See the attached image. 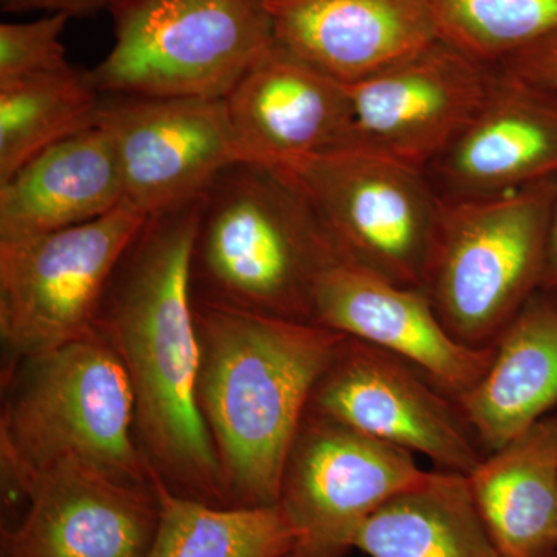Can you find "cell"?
I'll return each mask as SVG.
<instances>
[{"label":"cell","mask_w":557,"mask_h":557,"mask_svg":"<svg viewBox=\"0 0 557 557\" xmlns=\"http://www.w3.org/2000/svg\"><path fill=\"white\" fill-rule=\"evenodd\" d=\"M200 201L149 215L110 278L95 329L129 375L138 445L157 486L226 508L196 398L199 338L189 260Z\"/></svg>","instance_id":"obj_1"},{"label":"cell","mask_w":557,"mask_h":557,"mask_svg":"<svg viewBox=\"0 0 557 557\" xmlns=\"http://www.w3.org/2000/svg\"><path fill=\"white\" fill-rule=\"evenodd\" d=\"M193 307L197 406L226 508L276 507L313 388L346 336L313 322Z\"/></svg>","instance_id":"obj_2"},{"label":"cell","mask_w":557,"mask_h":557,"mask_svg":"<svg viewBox=\"0 0 557 557\" xmlns=\"http://www.w3.org/2000/svg\"><path fill=\"white\" fill-rule=\"evenodd\" d=\"M338 260L317 211L287 171L237 161L201 196L190 298L201 306L313 322L319 277Z\"/></svg>","instance_id":"obj_3"},{"label":"cell","mask_w":557,"mask_h":557,"mask_svg":"<svg viewBox=\"0 0 557 557\" xmlns=\"http://www.w3.org/2000/svg\"><path fill=\"white\" fill-rule=\"evenodd\" d=\"M0 463L3 483L17 494L60 467L157 493L138 445L129 375L97 329L5 364Z\"/></svg>","instance_id":"obj_4"},{"label":"cell","mask_w":557,"mask_h":557,"mask_svg":"<svg viewBox=\"0 0 557 557\" xmlns=\"http://www.w3.org/2000/svg\"><path fill=\"white\" fill-rule=\"evenodd\" d=\"M557 178L471 200H442L423 292L468 347L496 343L544 284Z\"/></svg>","instance_id":"obj_5"},{"label":"cell","mask_w":557,"mask_h":557,"mask_svg":"<svg viewBox=\"0 0 557 557\" xmlns=\"http://www.w3.org/2000/svg\"><path fill=\"white\" fill-rule=\"evenodd\" d=\"M102 95L225 98L274 44L265 0H113Z\"/></svg>","instance_id":"obj_6"},{"label":"cell","mask_w":557,"mask_h":557,"mask_svg":"<svg viewBox=\"0 0 557 557\" xmlns=\"http://www.w3.org/2000/svg\"><path fill=\"white\" fill-rule=\"evenodd\" d=\"M282 170L310 200L339 260L423 288L442 208L426 171L355 146Z\"/></svg>","instance_id":"obj_7"},{"label":"cell","mask_w":557,"mask_h":557,"mask_svg":"<svg viewBox=\"0 0 557 557\" xmlns=\"http://www.w3.org/2000/svg\"><path fill=\"white\" fill-rule=\"evenodd\" d=\"M148 218L124 203L83 225L0 242L5 364L94 332L110 278Z\"/></svg>","instance_id":"obj_8"},{"label":"cell","mask_w":557,"mask_h":557,"mask_svg":"<svg viewBox=\"0 0 557 557\" xmlns=\"http://www.w3.org/2000/svg\"><path fill=\"white\" fill-rule=\"evenodd\" d=\"M429 472L409 450L307 413L278 491L296 533L287 557H346L366 520Z\"/></svg>","instance_id":"obj_9"},{"label":"cell","mask_w":557,"mask_h":557,"mask_svg":"<svg viewBox=\"0 0 557 557\" xmlns=\"http://www.w3.org/2000/svg\"><path fill=\"white\" fill-rule=\"evenodd\" d=\"M307 413L421 454L442 471L468 475L483 458L456 399L405 359L348 336L314 386Z\"/></svg>","instance_id":"obj_10"},{"label":"cell","mask_w":557,"mask_h":557,"mask_svg":"<svg viewBox=\"0 0 557 557\" xmlns=\"http://www.w3.org/2000/svg\"><path fill=\"white\" fill-rule=\"evenodd\" d=\"M98 123L115 145L124 201L145 215L200 199L242 161L225 98L104 95Z\"/></svg>","instance_id":"obj_11"},{"label":"cell","mask_w":557,"mask_h":557,"mask_svg":"<svg viewBox=\"0 0 557 557\" xmlns=\"http://www.w3.org/2000/svg\"><path fill=\"white\" fill-rule=\"evenodd\" d=\"M496 65L442 39L347 84L355 148L426 170L478 113Z\"/></svg>","instance_id":"obj_12"},{"label":"cell","mask_w":557,"mask_h":557,"mask_svg":"<svg viewBox=\"0 0 557 557\" xmlns=\"http://www.w3.org/2000/svg\"><path fill=\"white\" fill-rule=\"evenodd\" d=\"M313 324L405 359L454 399L482 379L494 355V346L458 343L423 289L403 287L343 260L319 277Z\"/></svg>","instance_id":"obj_13"},{"label":"cell","mask_w":557,"mask_h":557,"mask_svg":"<svg viewBox=\"0 0 557 557\" xmlns=\"http://www.w3.org/2000/svg\"><path fill=\"white\" fill-rule=\"evenodd\" d=\"M21 519L0 530V557H146L159 525L156 491L60 467L21 490Z\"/></svg>","instance_id":"obj_14"},{"label":"cell","mask_w":557,"mask_h":557,"mask_svg":"<svg viewBox=\"0 0 557 557\" xmlns=\"http://www.w3.org/2000/svg\"><path fill=\"white\" fill-rule=\"evenodd\" d=\"M426 174L440 200L500 196L557 178V97L498 69L490 94Z\"/></svg>","instance_id":"obj_15"},{"label":"cell","mask_w":557,"mask_h":557,"mask_svg":"<svg viewBox=\"0 0 557 557\" xmlns=\"http://www.w3.org/2000/svg\"><path fill=\"white\" fill-rule=\"evenodd\" d=\"M242 161L282 168L354 145L347 84L276 42L225 97Z\"/></svg>","instance_id":"obj_16"},{"label":"cell","mask_w":557,"mask_h":557,"mask_svg":"<svg viewBox=\"0 0 557 557\" xmlns=\"http://www.w3.org/2000/svg\"><path fill=\"white\" fill-rule=\"evenodd\" d=\"M274 42L344 84L438 38L423 0H265Z\"/></svg>","instance_id":"obj_17"},{"label":"cell","mask_w":557,"mask_h":557,"mask_svg":"<svg viewBox=\"0 0 557 557\" xmlns=\"http://www.w3.org/2000/svg\"><path fill=\"white\" fill-rule=\"evenodd\" d=\"M124 203L115 145L98 123L42 150L0 183V242L83 225Z\"/></svg>","instance_id":"obj_18"},{"label":"cell","mask_w":557,"mask_h":557,"mask_svg":"<svg viewBox=\"0 0 557 557\" xmlns=\"http://www.w3.org/2000/svg\"><path fill=\"white\" fill-rule=\"evenodd\" d=\"M490 368L456 398L480 448L493 453L557 408V302L537 293L500 333Z\"/></svg>","instance_id":"obj_19"},{"label":"cell","mask_w":557,"mask_h":557,"mask_svg":"<svg viewBox=\"0 0 557 557\" xmlns=\"http://www.w3.org/2000/svg\"><path fill=\"white\" fill-rule=\"evenodd\" d=\"M483 522L505 557L557 553V413L542 418L467 475Z\"/></svg>","instance_id":"obj_20"},{"label":"cell","mask_w":557,"mask_h":557,"mask_svg":"<svg viewBox=\"0 0 557 557\" xmlns=\"http://www.w3.org/2000/svg\"><path fill=\"white\" fill-rule=\"evenodd\" d=\"M355 548L369 557H505L467 475L442 469L376 509L358 531Z\"/></svg>","instance_id":"obj_21"},{"label":"cell","mask_w":557,"mask_h":557,"mask_svg":"<svg viewBox=\"0 0 557 557\" xmlns=\"http://www.w3.org/2000/svg\"><path fill=\"white\" fill-rule=\"evenodd\" d=\"M102 100L90 72L76 67L0 86V183L42 150L97 126Z\"/></svg>","instance_id":"obj_22"},{"label":"cell","mask_w":557,"mask_h":557,"mask_svg":"<svg viewBox=\"0 0 557 557\" xmlns=\"http://www.w3.org/2000/svg\"><path fill=\"white\" fill-rule=\"evenodd\" d=\"M159 525L146 557H287L295 528L281 507H211L157 486Z\"/></svg>","instance_id":"obj_23"},{"label":"cell","mask_w":557,"mask_h":557,"mask_svg":"<svg viewBox=\"0 0 557 557\" xmlns=\"http://www.w3.org/2000/svg\"><path fill=\"white\" fill-rule=\"evenodd\" d=\"M438 39L497 65L557 33V0H423Z\"/></svg>","instance_id":"obj_24"},{"label":"cell","mask_w":557,"mask_h":557,"mask_svg":"<svg viewBox=\"0 0 557 557\" xmlns=\"http://www.w3.org/2000/svg\"><path fill=\"white\" fill-rule=\"evenodd\" d=\"M67 14L0 25V86L72 69L61 35Z\"/></svg>","instance_id":"obj_25"},{"label":"cell","mask_w":557,"mask_h":557,"mask_svg":"<svg viewBox=\"0 0 557 557\" xmlns=\"http://www.w3.org/2000/svg\"><path fill=\"white\" fill-rule=\"evenodd\" d=\"M497 67L557 97V33L498 62Z\"/></svg>","instance_id":"obj_26"},{"label":"cell","mask_w":557,"mask_h":557,"mask_svg":"<svg viewBox=\"0 0 557 557\" xmlns=\"http://www.w3.org/2000/svg\"><path fill=\"white\" fill-rule=\"evenodd\" d=\"M113 0H0L5 13H28V11H47V13L67 14L69 17L90 16L98 11L108 10Z\"/></svg>","instance_id":"obj_27"},{"label":"cell","mask_w":557,"mask_h":557,"mask_svg":"<svg viewBox=\"0 0 557 557\" xmlns=\"http://www.w3.org/2000/svg\"><path fill=\"white\" fill-rule=\"evenodd\" d=\"M541 293L557 302V186L555 203H553L552 225H549L547 269Z\"/></svg>","instance_id":"obj_28"},{"label":"cell","mask_w":557,"mask_h":557,"mask_svg":"<svg viewBox=\"0 0 557 557\" xmlns=\"http://www.w3.org/2000/svg\"><path fill=\"white\" fill-rule=\"evenodd\" d=\"M555 557H557V553H556V556H555Z\"/></svg>","instance_id":"obj_29"}]
</instances>
